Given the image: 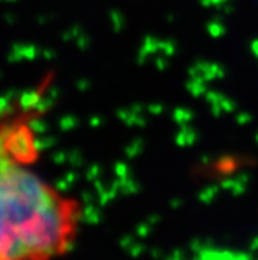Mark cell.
<instances>
[{
    "instance_id": "6da1fadb",
    "label": "cell",
    "mask_w": 258,
    "mask_h": 260,
    "mask_svg": "<svg viewBox=\"0 0 258 260\" xmlns=\"http://www.w3.org/2000/svg\"><path fill=\"white\" fill-rule=\"evenodd\" d=\"M50 81L0 111V260H62L80 239L83 203L39 170Z\"/></svg>"
}]
</instances>
